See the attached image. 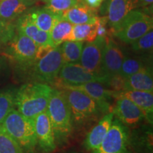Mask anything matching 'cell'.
Segmentation results:
<instances>
[{
    "label": "cell",
    "mask_w": 153,
    "mask_h": 153,
    "mask_svg": "<svg viewBox=\"0 0 153 153\" xmlns=\"http://www.w3.org/2000/svg\"><path fill=\"white\" fill-rule=\"evenodd\" d=\"M113 98H126L131 100L142 110L145 120L152 124L153 119V92L143 91L123 90L113 92Z\"/></svg>",
    "instance_id": "obj_16"
},
{
    "label": "cell",
    "mask_w": 153,
    "mask_h": 153,
    "mask_svg": "<svg viewBox=\"0 0 153 153\" xmlns=\"http://www.w3.org/2000/svg\"><path fill=\"white\" fill-rule=\"evenodd\" d=\"M53 85L61 89H72L82 91L91 97L98 105L101 112L111 111V101L113 99L114 91L108 89L99 82H88L81 85H67L55 82Z\"/></svg>",
    "instance_id": "obj_9"
},
{
    "label": "cell",
    "mask_w": 153,
    "mask_h": 153,
    "mask_svg": "<svg viewBox=\"0 0 153 153\" xmlns=\"http://www.w3.org/2000/svg\"><path fill=\"white\" fill-rule=\"evenodd\" d=\"M138 8V0H105L101 14L106 18L112 32L119 26L130 11Z\"/></svg>",
    "instance_id": "obj_11"
},
{
    "label": "cell",
    "mask_w": 153,
    "mask_h": 153,
    "mask_svg": "<svg viewBox=\"0 0 153 153\" xmlns=\"http://www.w3.org/2000/svg\"><path fill=\"white\" fill-rule=\"evenodd\" d=\"M129 133L127 126L114 118L106 137L91 153H129Z\"/></svg>",
    "instance_id": "obj_8"
},
{
    "label": "cell",
    "mask_w": 153,
    "mask_h": 153,
    "mask_svg": "<svg viewBox=\"0 0 153 153\" xmlns=\"http://www.w3.org/2000/svg\"><path fill=\"white\" fill-rule=\"evenodd\" d=\"M124 57L123 51L117 43L107 36L102 51L101 74L108 76L119 74Z\"/></svg>",
    "instance_id": "obj_12"
},
{
    "label": "cell",
    "mask_w": 153,
    "mask_h": 153,
    "mask_svg": "<svg viewBox=\"0 0 153 153\" xmlns=\"http://www.w3.org/2000/svg\"><path fill=\"white\" fill-rule=\"evenodd\" d=\"M124 90L153 92V76L150 68L145 66L124 80Z\"/></svg>",
    "instance_id": "obj_19"
},
{
    "label": "cell",
    "mask_w": 153,
    "mask_h": 153,
    "mask_svg": "<svg viewBox=\"0 0 153 153\" xmlns=\"http://www.w3.org/2000/svg\"><path fill=\"white\" fill-rule=\"evenodd\" d=\"M108 76H109L88 71L79 63H64L55 82L67 85H81L88 82H99L105 86Z\"/></svg>",
    "instance_id": "obj_10"
},
{
    "label": "cell",
    "mask_w": 153,
    "mask_h": 153,
    "mask_svg": "<svg viewBox=\"0 0 153 153\" xmlns=\"http://www.w3.org/2000/svg\"><path fill=\"white\" fill-rule=\"evenodd\" d=\"M62 17L73 25L91 24L99 19L96 9H91L85 3L79 1L65 11L62 14Z\"/></svg>",
    "instance_id": "obj_18"
},
{
    "label": "cell",
    "mask_w": 153,
    "mask_h": 153,
    "mask_svg": "<svg viewBox=\"0 0 153 153\" xmlns=\"http://www.w3.org/2000/svg\"><path fill=\"white\" fill-rule=\"evenodd\" d=\"M114 118V114L108 112L99 120L97 125L94 126L87 134L84 140L83 145L86 150L91 152L101 145L111 126Z\"/></svg>",
    "instance_id": "obj_17"
},
{
    "label": "cell",
    "mask_w": 153,
    "mask_h": 153,
    "mask_svg": "<svg viewBox=\"0 0 153 153\" xmlns=\"http://www.w3.org/2000/svg\"><path fill=\"white\" fill-rule=\"evenodd\" d=\"M85 1L89 7L93 9H97L101 7L104 0H85Z\"/></svg>",
    "instance_id": "obj_35"
},
{
    "label": "cell",
    "mask_w": 153,
    "mask_h": 153,
    "mask_svg": "<svg viewBox=\"0 0 153 153\" xmlns=\"http://www.w3.org/2000/svg\"><path fill=\"white\" fill-rule=\"evenodd\" d=\"M14 33V27L7 21L0 19V45L10 41Z\"/></svg>",
    "instance_id": "obj_31"
},
{
    "label": "cell",
    "mask_w": 153,
    "mask_h": 153,
    "mask_svg": "<svg viewBox=\"0 0 153 153\" xmlns=\"http://www.w3.org/2000/svg\"><path fill=\"white\" fill-rule=\"evenodd\" d=\"M131 45L132 50L136 53L152 52L153 48V30H150L132 43Z\"/></svg>",
    "instance_id": "obj_29"
},
{
    "label": "cell",
    "mask_w": 153,
    "mask_h": 153,
    "mask_svg": "<svg viewBox=\"0 0 153 153\" xmlns=\"http://www.w3.org/2000/svg\"><path fill=\"white\" fill-rule=\"evenodd\" d=\"M53 90L45 83L25 84L15 94V108L26 117L33 118L46 111Z\"/></svg>",
    "instance_id": "obj_1"
},
{
    "label": "cell",
    "mask_w": 153,
    "mask_h": 153,
    "mask_svg": "<svg viewBox=\"0 0 153 153\" xmlns=\"http://www.w3.org/2000/svg\"><path fill=\"white\" fill-rule=\"evenodd\" d=\"M56 144H64L72 131V118L70 107L62 91L53 88L47 107Z\"/></svg>",
    "instance_id": "obj_2"
},
{
    "label": "cell",
    "mask_w": 153,
    "mask_h": 153,
    "mask_svg": "<svg viewBox=\"0 0 153 153\" xmlns=\"http://www.w3.org/2000/svg\"><path fill=\"white\" fill-rule=\"evenodd\" d=\"M6 65V57L0 56V71L4 68Z\"/></svg>",
    "instance_id": "obj_37"
},
{
    "label": "cell",
    "mask_w": 153,
    "mask_h": 153,
    "mask_svg": "<svg viewBox=\"0 0 153 153\" xmlns=\"http://www.w3.org/2000/svg\"><path fill=\"white\" fill-rule=\"evenodd\" d=\"M53 47L51 44H47V45H40L37 48V51H36V60H39V59L42 58L44 56H45L50 51L52 50ZM35 60V61H36Z\"/></svg>",
    "instance_id": "obj_34"
},
{
    "label": "cell",
    "mask_w": 153,
    "mask_h": 153,
    "mask_svg": "<svg viewBox=\"0 0 153 153\" xmlns=\"http://www.w3.org/2000/svg\"><path fill=\"white\" fill-rule=\"evenodd\" d=\"M0 153H24L23 148L10 135L0 128Z\"/></svg>",
    "instance_id": "obj_27"
},
{
    "label": "cell",
    "mask_w": 153,
    "mask_h": 153,
    "mask_svg": "<svg viewBox=\"0 0 153 153\" xmlns=\"http://www.w3.org/2000/svg\"><path fill=\"white\" fill-rule=\"evenodd\" d=\"M64 94L71 111L72 121L79 125L94 120L100 114L98 105L91 97L82 91L72 89H61Z\"/></svg>",
    "instance_id": "obj_5"
},
{
    "label": "cell",
    "mask_w": 153,
    "mask_h": 153,
    "mask_svg": "<svg viewBox=\"0 0 153 153\" xmlns=\"http://www.w3.org/2000/svg\"><path fill=\"white\" fill-rule=\"evenodd\" d=\"M15 94L12 89L0 90V125L11 111L15 108Z\"/></svg>",
    "instance_id": "obj_25"
},
{
    "label": "cell",
    "mask_w": 153,
    "mask_h": 153,
    "mask_svg": "<svg viewBox=\"0 0 153 153\" xmlns=\"http://www.w3.org/2000/svg\"><path fill=\"white\" fill-rule=\"evenodd\" d=\"M30 18L40 30L49 33L56 19L57 14H54L46 7L36 9L29 13Z\"/></svg>",
    "instance_id": "obj_23"
},
{
    "label": "cell",
    "mask_w": 153,
    "mask_h": 153,
    "mask_svg": "<svg viewBox=\"0 0 153 153\" xmlns=\"http://www.w3.org/2000/svg\"><path fill=\"white\" fill-rule=\"evenodd\" d=\"M105 38L97 36L94 41L87 42L82 48L79 63L88 71L101 74V57Z\"/></svg>",
    "instance_id": "obj_15"
},
{
    "label": "cell",
    "mask_w": 153,
    "mask_h": 153,
    "mask_svg": "<svg viewBox=\"0 0 153 153\" xmlns=\"http://www.w3.org/2000/svg\"><path fill=\"white\" fill-rule=\"evenodd\" d=\"M84 42L67 41L61 44V51L65 63H79Z\"/></svg>",
    "instance_id": "obj_24"
},
{
    "label": "cell",
    "mask_w": 153,
    "mask_h": 153,
    "mask_svg": "<svg viewBox=\"0 0 153 153\" xmlns=\"http://www.w3.org/2000/svg\"><path fill=\"white\" fill-rule=\"evenodd\" d=\"M37 144L43 153H52L56 149L54 132L47 111L33 118Z\"/></svg>",
    "instance_id": "obj_13"
},
{
    "label": "cell",
    "mask_w": 153,
    "mask_h": 153,
    "mask_svg": "<svg viewBox=\"0 0 153 153\" xmlns=\"http://www.w3.org/2000/svg\"><path fill=\"white\" fill-rule=\"evenodd\" d=\"M107 20L105 16L101 17L98 19V26H97V35L99 37L106 38L107 36Z\"/></svg>",
    "instance_id": "obj_33"
},
{
    "label": "cell",
    "mask_w": 153,
    "mask_h": 153,
    "mask_svg": "<svg viewBox=\"0 0 153 153\" xmlns=\"http://www.w3.org/2000/svg\"><path fill=\"white\" fill-rule=\"evenodd\" d=\"M73 24L62 17V14H57L56 19L51 31V43L53 47L60 45L63 42L68 41L71 34Z\"/></svg>",
    "instance_id": "obj_21"
},
{
    "label": "cell",
    "mask_w": 153,
    "mask_h": 153,
    "mask_svg": "<svg viewBox=\"0 0 153 153\" xmlns=\"http://www.w3.org/2000/svg\"><path fill=\"white\" fill-rule=\"evenodd\" d=\"M79 0H50L46 3V7L54 14H62L75 5Z\"/></svg>",
    "instance_id": "obj_30"
},
{
    "label": "cell",
    "mask_w": 153,
    "mask_h": 153,
    "mask_svg": "<svg viewBox=\"0 0 153 153\" xmlns=\"http://www.w3.org/2000/svg\"><path fill=\"white\" fill-rule=\"evenodd\" d=\"M124 79L120 74H116L108 76L105 87L114 91L124 90Z\"/></svg>",
    "instance_id": "obj_32"
},
{
    "label": "cell",
    "mask_w": 153,
    "mask_h": 153,
    "mask_svg": "<svg viewBox=\"0 0 153 153\" xmlns=\"http://www.w3.org/2000/svg\"><path fill=\"white\" fill-rule=\"evenodd\" d=\"M98 20L91 24L73 25L68 41L92 42L97 38Z\"/></svg>",
    "instance_id": "obj_22"
},
{
    "label": "cell",
    "mask_w": 153,
    "mask_h": 153,
    "mask_svg": "<svg viewBox=\"0 0 153 153\" xmlns=\"http://www.w3.org/2000/svg\"><path fill=\"white\" fill-rule=\"evenodd\" d=\"M16 28L24 35L31 38L33 41L36 39L41 30L34 24L30 18L29 13L24 14L19 19L16 24Z\"/></svg>",
    "instance_id": "obj_26"
},
{
    "label": "cell",
    "mask_w": 153,
    "mask_h": 153,
    "mask_svg": "<svg viewBox=\"0 0 153 153\" xmlns=\"http://www.w3.org/2000/svg\"><path fill=\"white\" fill-rule=\"evenodd\" d=\"M153 0H138V8L141 7L143 9L152 8Z\"/></svg>",
    "instance_id": "obj_36"
},
{
    "label": "cell",
    "mask_w": 153,
    "mask_h": 153,
    "mask_svg": "<svg viewBox=\"0 0 153 153\" xmlns=\"http://www.w3.org/2000/svg\"><path fill=\"white\" fill-rule=\"evenodd\" d=\"M64 63L61 46L58 45L53 48L45 56L35 61L30 67L32 74L38 82L53 85Z\"/></svg>",
    "instance_id": "obj_6"
},
{
    "label": "cell",
    "mask_w": 153,
    "mask_h": 153,
    "mask_svg": "<svg viewBox=\"0 0 153 153\" xmlns=\"http://www.w3.org/2000/svg\"><path fill=\"white\" fill-rule=\"evenodd\" d=\"M27 153H33L37 145L33 118L24 116L16 108L11 110L0 125Z\"/></svg>",
    "instance_id": "obj_3"
},
{
    "label": "cell",
    "mask_w": 153,
    "mask_h": 153,
    "mask_svg": "<svg viewBox=\"0 0 153 153\" xmlns=\"http://www.w3.org/2000/svg\"><path fill=\"white\" fill-rule=\"evenodd\" d=\"M146 66L142 60L134 57H124L119 74L124 79L139 72Z\"/></svg>",
    "instance_id": "obj_28"
},
{
    "label": "cell",
    "mask_w": 153,
    "mask_h": 153,
    "mask_svg": "<svg viewBox=\"0 0 153 153\" xmlns=\"http://www.w3.org/2000/svg\"><path fill=\"white\" fill-rule=\"evenodd\" d=\"M41 1H44V2L47 3V2H48L50 0H41Z\"/></svg>",
    "instance_id": "obj_38"
},
{
    "label": "cell",
    "mask_w": 153,
    "mask_h": 153,
    "mask_svg": "<svg viewBox=\"0 0 153 153\" xmlns=\"http://www.w3.org/2000/svg\"><path fill=\"white\" fill-rule=\"evenodd\" d=\"M37 45L31 38L17 30L9 41L7 54L24 68H30L36 60Z\"/></svg>",
    "instance_id": "obj_7"
},
{
    "label": "cell",
    "mask_w": 153,
    "mask_h": 153,
    "mask_svg": "<svg viewBox=\"0 0 153 153\" xmlns=\"http://www.w3.org/2000/svg\"><path fill=\"white\" fill-rule=\"evenodd\" d=\"M152 28L153 19L150 14L135 9L130 11L113 33L120 41L131 44Z\"/></svg>",
    "instance_id": "obj_4"
},
{
    "label": "cell",
    "mask_w": 153,
    "mask_h": 153,
    "mask_svg": "<svg viewBox=\"0 0 153 153\" xmlns=\"http://www.w3.org/2000/svg\"><path fill=\"white\" fill-rule=\"evenodd\" d=\"M111 111L110 112L116 118L128 127L136 126L145 120L142 110L131 100L126 98L116 99V104L111 106Z\"/></svg>",
    "instance_id": "obj_14"
},
{
    "label": "cell",
    "mask_w": 153,
    "mask_h": 153,
    "mask_svg": "<svg viewBox=\"0 0 153 153\" xmlns=\"http://www.w3.org/2000/svg\"><path fill=\"white\" fill-rule=\"evenodd\" d=\"M37 0H0V19L12 20L24 14Z\"/></svg>",
    "instance_id": "obj_20"
}]
</instances>
